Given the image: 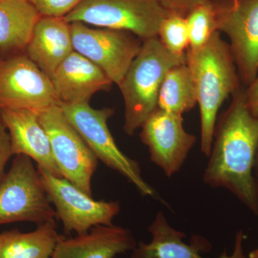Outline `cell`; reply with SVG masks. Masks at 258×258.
<instances>
[{
    "mask_svg": "<svg viewBox=\"0 0 258 258\" xmlns=\"http://www.w3.org/2000/svg\"><path fill=\"white\" fill-rule=\"evenodd\" d=\"M230 106L217 118L205 184L223 188L258 215V179L254 166L258 149V117L249 111L244 88L232 95Z\"/></svg>",
    "mask_w": 258,
    "mask_h": 258,
    "instance_id": "obj_1",
    "label": "cell"
},
{
    "mask_svg": "<svg viewBox=\"0 0 258 258\" xmlns=\"http://www.w3.org/2000/svg\"><path fill=\"white\" fill-rule=\"evenodd\" d=\"M200 112L201 151L210 156L217 115L222 103L242 88L228 44L216 31L198 50L186 51Z\"/></svg>",
    "mask_w": 258,
    "mask_h": 258,
    "instance_id": "obj_2",
    "label": "cell"
},
{
    "mask_svg": "<svg viewBox=\"0 0 258 258\" xmlns=\"http://www.w3.org/2000/svg\"><path fill=\"white\" fill-rule=\"evenodd\" d=\"M186 62V55H173L159 37L142 42L138 55L129 66L118 85L124 101L123 130L133 135L157 108L158 96L168 71Z\"/></svg>",
    "mask_w": 258,
    "mask_h": 258,
    "instance_id": "obj_3",
    "label": "cell"
},
{
    "mask_svg": "<svg viewBox=\"0 0 258 258\" xmlns=\"http://www.w3.org/2000/svg\"><path fill=\"white\" fill-rule=\"evenodd\" d=\"M61 110L98 160L124 176L143 196L157 198L155 190L144 180L140 166L118 147L108 126L113 108L96 109L89 103H61Z\"/></svg>",
    "mask_w": 258,
    "mask_h": 258,
    "instance_id": "obj_4",
    "label": "cell"
},
{
    "mask_svg": "<svg viewBox=\"0 0 258 258\" xmlns=\"http://www.w3.org/2000/svg\"><path fill=\"white\" fill-rule=\"evenodd\" d=\"M55 217L33 160L23 154L15 156L0 181V225L18 222L40 225Z\"/></svg>",
    "mask_w": 258,
    "mask_h": 258,
    "instance_id": "obj_5",
    "label": "cell"
},
{
    "mask_svg": "<svg viewBox=\"0 0 258 258\" xmlns=\"http://www.w3.org/2000/svg\"><path fill=\"white\" fill-rule=\"evenodd\" d=\"M168 15L158 0H83L64 18L69 23L130 32L144 41L158 37Z\"/></svg>",
    "mask_w": 258,
    "mask_h": 258,
    "instance_id": "obj_6",
    "label": "cell"
},
{
    "mask_svg": "<svg viewBox=\"0 0 258 258\" xmlns=\"http://www.w3.org/2000/svg\"><path fill=\"white\" fill-rule=\"evenodd\" d=\"M38 115L62 177L92 197V178L98 159L64 116L60 106H51Z\"/></svg>",
    "mask_w": 258,
    "mask_h": 258,
    "instance_id": "obj_7",
    "label": "cell"
},
{
    "mask_svg": "<svg viewBox=\"0 0 258 258\" xmlns=\"http://www.w3.org/2000/svg\"><path fill=\"white\" fill-rule=\"evenodd\" d=\"M37 170L66 234L82 235L96 226L113 225V219L120 212L119 202L97 201L69 180L39 166Z\"/></svg>",
    "mask_w": 258,
    "mask_h": 258,
    "instance_id": "obj_8",
    "label": "cell"
},
{
    "mask_svg": "<svg viewBox=\"0 0 258 258\" xmlns=\"http://www.w3.org/2000/svg\"><path fill=\"white\" fill-rule=\"evenodd\" d=\"M217 30L230 40L241 83L249 86L258 75V0H213Z\"/></svg>",
    "mask_w": 258,
    "mask_h": 258,
    "instance_id": "obj_9",
    "label": "cell"
},
{
    "mask_svg": "<svg viewBox=\"0 0 258 258\" xmlns=\"http://www.w3.org/2000/svg\"><path fill=\"white\" fill-rule=\"evenodd\" d=\"M61 103L50 78L25 54L0 60V109H27L38 113Z\"/></svg>",
    "mask_w": 258,
    "mask_h": 258,
    "instance_id": "obj_10",
    "label": "cell"
},
{
    "mask_svg": "<svg viewBox=\"0 0 258 258\" xmlns=\"http://www.w3.org/2000/svg\"><path fill=\"white\" fill-rule=\"evenodd\" d=\"M71 28L74 50L101 68L118 86L140 51V38L130 32L93 28L80 22L71 23Z\"/></svg>",
    "mask_w": 258,
    "mask_h": 258,
    "instance_id": "obj_11",
    "label": "cell"
},
{
    "mask_svg": "<svg viewBox=\"0 0 258 258\" xmlns=\"http://www.w3.org/2000/svg\"><path fill=\"white\" fill-rule=\"evenodd\" d=\"M182 115L157 108L142 124L140 138L150 159L166 176L174 175L184 165L197 138L183 125Z\"/></svg>",
    "mask_w": 258,
    "mask_h": 258,
    "instance_id": "obj_12",
    "label": "cell"
},
{
    "mask_svg": "<svg viewBox=\"0 0 258 258\" xmlns=\"http://www.w3.org/2000/svg\"><path fill=\"white\" fill-rule=\"evenodd\" d=\"M8 129L14 155L27 156L39 167L46 169L52 175L62 177L56 164L50 139L38 113L27 109H0Z\"/></svg>",
    "mask_w": 258,
    "mask_h": 258,
    "instance_id": "obj_13",
    "label": "cell"
},
{
    "mask_svg": "<svg viewBox=\"0 0 258 258\" xmlns=\"http://www.w3.org/2000/svg\"><path fill=\"white\" fill-rule=\"evenodd\" d=\"M50 79L61 103L66 104L89 103L95 93L108 91L113 84L101 68L75 50Z\"/></svg>",
    "mask_w": 258,
    "mask_h": 258,
    "instance_id": "obj_14",
    "label": "cell"
},
{
    "mask_svg": "<svg viewBox=\"0 0 258 258\" xmlns=\"http://www.w3.org/2000/svg\"><path fill=\"white\" fill-rule=\"evenodd\" d=\"M137 244L128 229L114 225H98L74 237L60 236L51 258H115L132 252Z\"/></svg>",
    "mask_w": 258,
    "mask_h": 258,
    "instance_id": "obj_15",
    "label": "cell"
},
{
    "mask_svg": "<svg viewBox=\"0 0 258 258\" xmlns=\"http://www.w3.org/2000/svg\"><path fill=\"white\" fill-rule=\"evenodd\" d=\"M152 240L140 242L132 251L131 258H205L199 252L200 246L186 243V235L173 228L162 212H159L149 225ZM244 235L242 231L236 234L233 252L228 255L226 251L217 258H247L243 248Z\"/></svg>",
    "mask_w": 258,
    "mask_h": 258,
    "instance_id": "obj_16",
    "label": "cell"
},
{
    "mask_svg": "<svg viewBox=\"0 0 258 258\" xmlns=\"http://www.w3.org/2000/svg\"><path fill=\"white\" fill-rule=\"evenodd\" d=\"M74 51L71 23L64 18L41 16L25 54L51 79L61 62Z\"/></svg>",
    "mask_w": 258,
    "mask_h": 258,
    "instance_id": "obj_17",
    "label": "cell"
},
{
    "mask_svg": "<svg viewBox=\"0 0 258 258\" xmlns=\"http://www.w3.org/2000/svg\"><path fill=\"white\" fill-rule=\"evenodd\" d=\"M41 15L28 0L0 1V53H22Z\"/></svg>",
    "mask_w": 258,
    "mask_h": 258,
    "instance_id": "obj_18",
    "label": "cell"
},
{
    "mask_svg": "<svg viewBox=\"0 0 258 258\" xmlns=\"http://www.w3.org/2000/svg\"><path fill=\"white\" fill-rule=\"evenodd\" d=\"M60 237L55 220L37 225L32 232H1L0 258H51Z\"/></svg>",
    "mask_w": 258,
    "mask_h": 258,
    "instance_id": "obj_19",
    "label": "cell"
},
{
    "mask_svg": "<svg viewBox=\"0 0 258 258\" xmlns=\"http://www.w3.org/2000/svg\"><path fill=\"white\" fill-rule=\"evenodd\" d=\"M198 104L196 88L189 66L178 64L169 70L161 84L157 108L182 115Z\"/></svg>",
    "mask_w": 258,
    "mask_h": 258,
    "instance_id": "obj_20",
    "label": "cell"
},
{
    "mask_svg": "<svg viewBox=\"0 0 258 258\" xmlns=\"http://www.w3.org/2000/svg\"><path fill=\"white\" fill-rule=\"evenodd\" d=\"M186 21L189 39L188 50H198L209 41L214 32L217 31L213 0L194 8L186 17Z\"/></svg>",
    "mask_w": 258,
    "mask_h": 258,
    "instance_id": "obj_21",
    "label": "cell"
},
{
    "mask_svg": "<svg viewBox=\"0 0 258 258\" xmlns=\"http://www.w3.org/2000/svg\"><path fill=\"white\" fill-rule=\"evenodd\" d=\"M158 37L166 50L177 57H184L189 48V39L186 18L169 14L159 28Z\"/></svg>",
    "mask_w": 258,
    "mask_h": 258,
    "instance_id": "obj_22",
    "label": "cell"
},
{
    "mask_svg": "<svg viewBox=\"0 0 258 258\" xmlns=\"http://www.w3.org/2000/svg\"><path fill=\"white\" fill-rule=\"evenodd\" d=\"M42 17L64 18L83 0H28Z\"/></svg>",
    "mask_w": 258,
    "mask_h": 258,
    "instance_id": "obj_23",
    "label": "cell"
},
{
    "mask_svg": "<svg viewBox=\"0 0 258 258\" xmlns=\"http://www.w3.org/2000/svg\"><path fill=\"white\" fill-rule=\"evenodd\" d=\"M169 14L179 15L186 18L190 12L210 0H158Z\"/></svg>",
    "mask_w": 258,
    "mask_h": 258,
    "instance_id": "obj_24",
    "label": "cell"
},
{
    "mask_svg": "<svg viewBox=\"0 0 258 258\" xmlns=\"http://www.w3.org/2000/svg\"><path fill=\"white\" fill-rule=\"evenodd\" d=\"M14 156L11 140L0 112V181L5 176V169L8 161Z\"/></svg>",
    "mask_w": 258,
    "mask_h": 258,
    "instance_id": "obj_25",
    "label": "cell"
},
{
    "mask_svg": "<svg viewBox=\"0 0 258 258\" xmlns=\"http://www.w3.org/2000/svg\"><path fill=\"white\" fill-rule=\"evenodd\" d=\"M244 93L249 111L254 116L258 117V75L253 82L244 90Z\"/></svg>",
    "mask_w": 258,
    "mask_h": 258,
    "instance_id": "obj_26",
    "label": "cell"
},
{
    "mask_svg": "<svg viewBox=\"0 0 258 258\" xmlns=\"http://www.w3.org/2000/svg\"><path fill=\"white\" fill-rule=\"evenodd\" d=\"M254 171L256 177L258 179V149L256 154L255 161H254Z\"/></svg>",
    "mask_w": 258,
    "mask_h": 258,
    "instance_id": "obj_27",
    "label": "cell"
},
{
    "mask_svg": "<svg viewBox=\"0 0 258 258\" xmlns=\"http://www.w3.org/2000/svg\"><path fill=\"white\" fill-rule=\"evenodd\" d=\"M247 258H258V248L252 251L247 256Z\"/></svg>",
    "mask_w": 258,
    "mask_h": 258,
    "instance_id": "obj_28",
    "label": "cell"
},
{
    "mask_svg": "<svg viewBox=\"0 0 258 258\" xmlns=\"http://www.w3.org/2000/svg\"><path fill=\"white\" fill-rule=\"evenodd\" d=\"M0 1H15V0H0Z\"/></svg>",
    "mask_w": 258,
    "mask_h": 258,
    "instance_id": "obj_29",
    "label": "cell"
}]
</instances>
